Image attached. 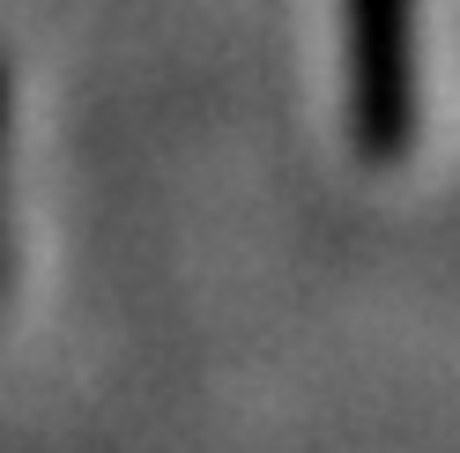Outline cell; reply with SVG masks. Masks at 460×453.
Returning a JSON list of instances; mask_svg holds the SVG:
<instances>
[{
	"label": "cell",
	"mask_w": 460,
	"mask_h": 453,
	"mask_svg": "<svg viewBox=\"0 0 460 453\" xmlns=\"http://www.w3.org/2000/svg\"><path fill=\"white\" fill-rule=\"evenodd\" d=\"M349 22V141L364 164L416 149V0H341Z\"/></svg>",
	"instance_id": "cell-1"
},
{
	"label": "cell",
	"mask_w": 460,
	"mask_h": 453,
	"mask_svg": "<svg viewBox=\"0 0 460 453\" xmlns=\"http://www.w3.org/2000/svg\"><path fill=\"white\" fill-rule=\"evenodd\" d=\"M0 134H8V67H0Z\"/></svg>",
	"instance_id": "cell-2"
}]
</instances>
